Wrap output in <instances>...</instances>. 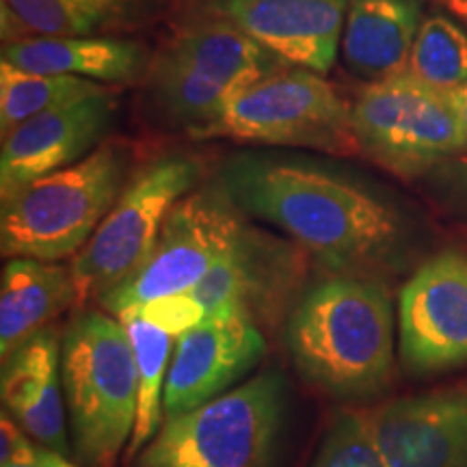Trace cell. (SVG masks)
I'll return each mask as SVG.
<instances>
[{
    "instance_id": "obj_12",
    "label": "cell",
    "mask_w": 467,
    "mask_h": 467,
    "mask_svg": "<svg viewBox=\"0 0 467 467\" xmlns=\"http://www.w3.org/2000/svg\"><path fill=\"white\" fill-rule=\"evenodd\" d=\"M303 271L306 262L295 244L244 225L230 254L191 292L206 318L244 317L262 329L282 317Z\"/></svg>"
},
{
    "instance_id": "obj_6",
    "label": "cell",
    "mask_w": 467,
    "mask_h": 467,
    "mask_svg": "<svg viewBox=\"0 0 467 467\" xmlns=\"http://www.w3.org/2000/svg\"><path fill=\"white\" fill-rule=\"evenodd\" d=\"M124 173L126 151L104 143L83 161L11 192L0 208L3 258H72L115 206Z\"/></svg>"
},
{
    "instance_id": "obj_21",
    "label": "cell",
    "mask_w": 467,
    "mask_h": 467,
    "mask_svg": "<svg viewBox=\"0 0 467 467\" xmlns=\"http://www.w3.org/2000/svg\"><path fill=\"white\" fill-rule=\"evenodd\" d=\"M130 337L139 375V409L128 457H134L154 440L165 418V385L175 340L137 314L119 317Z\"/></svg>"
},
{
    "instance_id": "obj_1",
    "label": "cell",
    "mask_w": 467,
    "mask_h": 467,
    "mask_svg": "<svg viewBox=\"0 0 467 467\" xmlns=\"http://www.w3.org/2000/svg\"><path fill=\"white\" fill-rule=\"evenodd\" d=\"M219 182L243 214L284 232L331 275L381 279L405 258L400 208L340 169L249 151L225 162Z\"/></svg>"
},
{
    "instance_id": "obj_24",
    "label": "cell",
    "mask_w": 467,
    "mask_h": 467,
    "mask_svg": "<svg viewBox=\"0 0 467 467\" xmlns=\"http://www.w3.org/2000/svg\"><path fill=\"white\" fill-rule=\"evenodd\" d=\"M407 72L443 93L467 83V33L452 17H424L416 35Z\"/></svg>"
},
{
    "instance_id": "obj_8",
    "label": "cell",
    "mask_w": 467,
    "mask_h": 467,
    "mask_svg": "<svg viewBox=\"0 0 467 467\" xmlns=\"http://www.w3.org/2000/svg\"><path fill=\"white\" fill-rule=\"evenodd\" d=\"M350 115L359 151L402 178L467 151V128L448 93L409 72L364 87Z\"/></svg>"
},
{
    "instance_id": "obj_30",
    "label": "cell",
    "mask_w": 467,
    "mask_h": 467,
    "mask_svg": "<svg viewBox=\"0 0 467 467\" xmlns=\"http://www.w3.org/2000/svg\"><path fill=\"white\" fill-rule=\"evenodd\" d=\"M454 180H457V186L467 195V162L463 165L454 167Z\"/></svg>"
},
{
    "instance_id": "obj_13",
    "label": "cell",
    "mask_w": 467,
    "mask_h": 467,
    "mask_svg": "<svg viewBox=\"0 0 467 467\" xmlns=\"http://www.w3.org/2000/svg\"><path fill=\"white\" fill-rule=\"evenodd\" d=\"M389 467H467V379L368 409Z\"/></svg>"
},
{
    "instance_id": "obj_17",
    "label": "cell",
    "mask_w": 467,
    "mask_h": 467,
    "mask_svg": "<svg viewBox=\"0 0 467 467\" xmlns=\"http://www.w3.org/2000/svg\"><path fill=\"white\" fill-rule=\"evenodd\" d=\"M61 337L46 327L3 359L0 399L7 411L35 441L69 454L72 440L66 426V396H61Z\"/></svg>"
},
{
    "instance_id": "obj_2",
    "label": "cell",
    "mask_w": 467,
    "mask_h": 467,
    "mask_svg": "<svg viewBox=\"0 0 467 467\" xmlns=\"http://www.w3.org/2000/svg\"><path fill=\"white\" fill-rule=\"evenodd\" d=\"M394 331L392 299L381 279L331 275L292 306L285 348L318 392L361 402L392 383Z\"/></svg>"
},
{
    "instance_id": "obj_4",
    "label": "cell",
    "mask_w": 467,
    "mask_h": 467,
    "mask_svg": "<svg viewBox=\"0 0 467 467\" xmlns=\"http://www.w3.org/2000/svg\"><path fill=\"white\" fill-rule=\"evenodd\" d=\"M282 67L285 63L275 55L213 14L161 46L145 69V85L161 115L197 137L238 93Z\"/></svg>"
},
{
    "instance_id": "obj_26",
    "label": "cell",
    "mask_w": 467,
    "mask_h": 467,
    "mask_svg": "<svg viewBox=\"0 0 467 467\" xmlns=\"http://www.w3.org/2000/svg\"><path fill=\"white\" fill-rule=\"evenodd\" d=\"M126 314H137L143 320H148L150 325L159 327L161 331H165L178 340L182 337L186 331L195 329L197 325L203 323L206 318V309L192 292H184V295H171V296H161V299H154L145 306L130 309ZM124 317V314H121ZM119 318V317H117Z\"/></svg>"
},
{
    "instance_id": "obj_20",
    "label": "cell",
    "mask_w": 467,
    "mask_h": 467,
    "mask_svg": "<svg viewBox=\"0 0 467 467\" xmlns=\"http://www.w3.org/2000/svg\"><path fill=\"white\" fill-rule=\"evenodd\" d=\"M3 61L33 74H66L102 85L132 83L148 69L143 48L115 37H31L3 46Z\"/></svg>"
},
{
    "instance_id": "obj_16",
    "label": "cell",
    "mask_w": 467,
    "mask_h": 467,
    "mask_svg": "<svg viewBox=\"0 0 467 467\" xmlns=\"http://www.w3.org/2000/svg\"><path fill=\"white\" fill-rule=\"evenodd\" d=\"M208 7L285 66L327 74L336 63L348 0H208Z\"/></svg>"
},
{
    "instance_id": "obj_11",
    "label": "cell",
    "mask_w": 467,
    "mask_h": 467,
    "mask_svg": "<svg viewBox=\"0 0 467 467\" xmlns=\"http://www.w3.org/2000/svg\"><path fill=\"white\" fill-rule=\"evenodd\" d=\"M400 361L416 377L467 366V254L448 249L426 260L399 296Z\"/></svg>"
},
{
    "instance_id": "obj_18",
    "label": "cell",
    "mask_w": 467,
    "mask_h": 467,
    "mask_svg": "<svg viewBox=\"0 0 467 467\" xmlns=\"http://www.w3.org/2000/svg\"><path fill=\"white\" fill-rule=\"evenodd\" d=\"M422 22V0H350L342 33L344 63L370 83L407 72Z\"/></svg>"
},
{
    "instance_id": "obj_23",
    "label": "cell",
    "mask_w": 467,
    "mask_h": 467,
    "mask_svg": "<svg viewBox=\"0 0 467 467\" xmlns=\"http://www.w3.org/2000/svg\"><path fill=\"white\" fill-rule=\"evenodd\" d=\"M113 0H0L5 44L31 37L89 35L107 20Z\"/></svg>"
},
{
    "instance_id": "obj_32",
    "label": "cell",
    "mask_w": 467,
    "mask_h": 467,
    "mask_svg": "<svg viewBox=\"0 0 467 467\" xmlns=\"http://www.w3.org/2000/svg\"><path fill=\"white\" fill-rule=\"evenodd\" d=\"M113 3H115V5H117V3H121V0H113Z\"/></svg>"
},
{
    "instance_id": "obj_14",
    "label": "cell",
    "mask_w": 467,
    "mask_h": 467,
    "mask_svg": "<svg viewBox=\"0 0 467 467\" xmlns=\"http://www.w3.org/2000/svg\"><path fill=\"white\" fill-rule=\"evenodd\" d=\"M265 353V331L249 318H203L175 340L165 385V420L230 392Z\"/></svg>"
},
{
    "instance_id": "obj_15",
    "label": "cell",
    "mask_w": 467,
    "mask_h": 467,
    "mask_svg": "<svg viewBox=\"0 0 467 467\" xmlns=\"http://www.w3.org/2000/svg\"><path fill=\"white\" fill-rule=\"evenodd\" d=\"M115 113L113 91L76 100L3 134L0 150V197H9L33 180L89 156L109 130Z\"/></svg>"
},
{
    "instance_id": "obj_27",
    "label": "cell",
    "mask_w": 467,
    "mask_h": 467,
    "mask_svg": "<svg viewBox=\"0 0 467 467\" xmlns=\"http://www.w3.org/2000/svg\"><path fill=\"white\" fill-rule=\"evenodd\" d=\"M42 448L44 443L35 441L7 411H3V418H0V465L26 463L37 457Z\"/></svg>"
},
{
    "instance_id": "obj_10",
    "label": "cell",
    "mask_w": 467,
    "mask_h": 467,
    "mask_svg": "<svg viewBox=\"0 0 467 467\" xmlns=\"http://www.w3.org/2000/svg\"><path fill=\"white\" fill-rule=\"evenodd\" d=\"M244 225L221 182L191 191L167 214L139 271L110 290L100 307L121 317L161 296L191 292L230 254Z\"/></svg>"
},
{
    "instance_id": "obj_29",
    "label": "cell",
    "mask_w": 467,
    "mask_h": 467,
    "mask_svg": "<svg viewBox=\"0 0 467 467\" xmlns=\"http://www.w3.org/2000/svg\"><path fill=\"white\" fill-rule=\"evenodd\" d=\"M448 98H451L454 110H457L461 121H463L465 128H467V83L461 85L459 89L448 91Z\"/></svg>"
},
{
    "instance_id": "obj_28",
    "label": "cell",
    "mask_w": 467,
    "mask_h": 467,
    "mask_svg": "<svg viewBox=\"0 0 467 467\" xmlns=\"http://www.w3.org/2000/svg\"><path fill=\"white\" fill-rule=\"evenodd\" d=\"M0 467H85L80 463H72L69 461L67 454H61L57 451H52V448L44 446L42 452L37 454V457L26 461V463H14V465H0Z\"/></svg>"
},
{
    "instance_id": "obj_19",
    "label": "cell",
    "mask_w": 467,
    "mask_h": 467,
    "mask_svg": "<svg viewBox=\"0 0 467 467\" xmlns=\"http://www.w3.org/2000/svg\"><path fill=\"white\" fill-rule=\"evenodd\" d=\"M78 306L72 265L14 258L0 277V359Z\"/></svg>"
},
{
    "instance_id": "obj_5",
    "label": "cell",
    "mask_w": 467,
    "mask_h": 467,
    "mask_svg": "<svg viewBox=\"0 0 467 467\" xmlns=\"http://www.w3.org/2000/svg\"><path fill=\"white\" fill-rule=\"evenodd\" d=\"M288 405L282 372H260L189 413L167 418L134 467H275Z\"/></svg>"
},
{
    "instance_id": "obj_22",
    "label": "cell",
    "mask_w": 467,
    "mask_h": 467,
    "mask_svg": "<svg viewBox=\"0 0 467 467\" xmlns=\"http://www.w3.org/2000/svg\"><path fill=\"white\" fill-rule=\"evenodd\" d=\"M107 91V85L80 76L33 74L0 61V130L7 134L35 115Z\"/></svg>"
},
{
    "instance_id": "obj_31",
    "label": "cell",
    "mask_w": 467,
    "mask_h": 467,
    "mask_svg": "<svg viewBox=\"0 0 467 467\" xmlns=\"http://www.w3.org/2000/svg\"><path fill=\"white\" fill-rule=\"evenodd\" d=\"M459 5H463V7L467 9V0H459Z\"/></svg>"
},
{
    "instance_id": "obj_3",
    "label": "cell",
    "mask_w": 467,
    "mask_h": 467,
    "mask_svg": "<svg viewBox=\"0 0 467 467\" xmlns=\"http://www.w3.org/2000/svg\"><path fill=\"white\" fill-rule=\"evenodd\" d=\"M61 375L72 454L85 467H115L139 409L137 358L124 323L83 309L61 337Z\"/></svg>"
},
{
    "instance_id": "obj_9",
    "label": "cell",
    "mask_w": 467,
    "mask_h": 467,
    "mask_svg": "<svg viewBox=\"0 0 467 467\" xmlns=\"http://www.w3.org/2000/svg\"><path fill=\"white\" fill-rule=\"evenodd\" d=\"M202 165L184 154L150 162L128 182L89 243L76 254L72 275L78 303H100L143 265L167 214L195 191Z\"/></svg>"
},
{
    "instance_id": "obj_25",
    "label": "cell",
    "mask_w": 467,
    "mask_h": 467,
    "mask_svg": "<svg viewBox=\"0 0 467 467\" xmlns=\"http://www.w3.org/2000/svg\"><path fill=\"white\" fill-rule=\"evenodd\" d=\"M309 467H389L372 437L366 411H344L327 426Z\"/></svg>"
},
{
    "instance_id": "obj_7",
    "label": "cell",
    "mask_w": 467,
    "mask_h": 467,
    "mask_svg": "<svg viewBox=\"0 0 467 467\" xmlns=\"http://www.w3.org/2000/svg\"><path fill=\"white\" fill-rule=\"evenodd\" d=\"M214 137L329 154L359 150L348 104L323 74L290 66L238 93L219 119L195 139Z\"/></svg>"
}]
</instances>
